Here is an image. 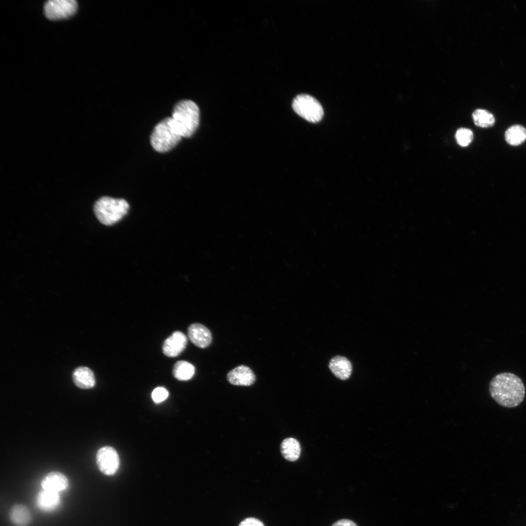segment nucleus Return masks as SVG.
I'll list each match as a JSON object with an SVG mask.
<instances>
[{"label": "nucleus", "instance_id": "9d476101", "mask_svg": "<svg viewBox=\"0 0 526 526\" xmlns=\"http://www.w3.org/2000/svg\"><path fill=\"white\" fill-rule=\"evenodd\" d=\"M60 493L42 489L37 494L35 503L37 507L45 512H51L59 506Z\"/></svg>", "mask_w": 526, "mask_h": 526}, {"label": "nucleus", "instance_id": "4468645a", "mask_svg": "<svg viewBox=\"0 0 526 526\" xmlns=\"http://www.w3.org/2000/svg\"><path fill=\"white\" fill-rule=\"evenodd\" d=\"M73 379L77 387L83 389L92 388L95 384L94 373L86 367H80L75 369L73 374Z\"/></svg>", "mask_w": 526, "mask_h": 526}, {"label": "nucleus", "instance_id": "1a4fd4ad", "mask_svg": "<svg viewBox=\"0 0 526 526\" xmlns=\"http://www.w3.org/2000/svg\"><path fill=\"white\" fill-rule=\"evenodd\" d=\"M230 384L237 386H250L255 381L256 377L252 370L245 365H240L230 371L226 376Z\"/></svg>", "mask_w": 526, "mask_h": 526}, {"label": "nucleus", "instance_id": "f03ea898", "mask_svg": "<svg viewBox=\"0 0 526 526\" xmlns=\"http://www.w3.org/2000/svg\"><path fill=\"white\" fill-rule=\"evenodd\" d=\"M199 109L196 104L190 100H182L174 106L171 119L182 137L191 136L199 124Z\"/></svg>", "mask_w": 526, "mask_h": 526}, {"label": "nucleus", "instance_id": "7ed1b4c3", "mask_svg": "<svg viewBox=\"0 0 526 526\" xmlns=\"http://www.w3.org/2000/svg\"><path fill=\"white\" fill-rule=\"evenodd\" d=\"M129 205L123 199L104 196L96 201L94 210L98 221L106 225H112L120 220L128 212Z\"/></svg>", "mask_w": 526, "mask_h": 526}, {"label": "nucleus", "instance_id": "39448f33", "mask_svg": "<svg viewBox=\"0 0 526 526\" xmlns=\"http://www.w3.org/2000/svg\"><path fill=\"white\" fill-rule=\"evenodd\" d=\"M292 108L298 115L310 122L319 121L323 115L321 104L316 99L308 94L297 95L293 101Z\"/></svg>", "mask_w": 526, "mask_h": 526}, {"label": "nucleus", "instance_id": "dca6fc26", "mask_svg": "<svg viewBox=\"0 0 526 526\" xmlns=\"http://www.w3.org/2000/svg\"><path fill=\"white\" fill-rule=\"evenodd\" d=\"M281 451L286 460L291 462L295 461L299 459L301 454L300 443L294 438H286L281 443Z\"/></svg>", "mask_w": 526, "mask_h": 526}, {"label": "nucleus", "instance_id": "2eb2a0df", "mask_svg": "<svg viewBox=\"0 0 526 526\" xmlns=\"http://www.w3.org/2000/svg\"><path fill=\"white\" fill-rule=\"evenodd\" d=\"M9 517L15 526H28L32 520L30 511L22 504L14 505L10 510Z\"/></svg>", "mask_w": 526, "mask_h": 526}, {"label": "nucleus", "instance_id": "f3484780", "mask_svg": "<svg viewBox=\"0 0 526 526\" xmlns=\"http://www.w3.org/2000/svg\"><path fill=\"white\" fill-rule=\"evenodd\" d=\"M194 373V366L186 361H178L173 368V375L179 380H188L192 377Z\"/></svg>", "mask_w": 526, "mask_h": 526}, {"label": "nucleus", "instance_id": "a211bd4d", "mask_svg": "<svg viewBox=\"0 0 526 526\" xmlns=\"http://www.w3.org/2000/svg\"><path fill=\"white\" fill-rule=\"evenodd\" d=\"M505 137L507 143L511 145H520L526 139V129L521 125H513L506 131Z\"/></svg>", "mask_w": 526, "mask_h": 526}, {"label": "nucleus", "instance_id": "9b49d317", "mask_svg": "<svg viewBox=\"0 0 526 526\" xmlns=\"http://www.w3.org/2000/svg\"><path fill=\"white\" fill-rule=\"evenodd\" d=\"M40 485L42 489L60 493L69 487V481L67 477L59 471L48 473L42 479Z\"/></svg>", "mask_w": 526, "mask_h": 526}, {"label": "nucleus", "instance_id": "412c9836", "mask_svg": "<svg viewBox=\"0 0 526 526\" xmlns=\"http://www.w3.org/2000/svg\"><path fill=\"white\" fill-rule=\"evenodd\" d=\"M169 392L164 387H159L155 388L151 393L153 401L156 403H159L167 399Z\"/></svg>", "mask_w": 526, "mask_h": 526}, {"label": "nucleus", "instance_id": "6e6552de", "mask_svg": "<svg viewBox=\"0 0 526 526\" xmlns=\"http://www.w3.org/2000/svg\"><path fill=\"white\" fill-rule=\"evenodd\" d=\"M187 342L185 334L180 331H175L165 340L162 347L163 352L167 357H176L185 349Z\"/></svg>", "mask_w": 526, "mask_h": 526}, {"label": "nucleus", "instance_id": "5701e85b", "mask_svg": "<svg viewBox=\"0 0 526 526\" xmlns=\"http://www.w3.org/2000/svg\"><path fill=\"white\" fill-rule=\"evenodd\" d=\"M331 526H357L353 521L347 519H342L335 522Z\"/></svg>", "mask_w": 526, "mask_h": 526}, {"label": "nucleus", "instance_id": "aec40b11", "mask_svg": "<svg viewBox=\"0 0 526 526\" xmlns=\"http://www.w3.org/2000/svg\"><path fill=\"white\" fill-rule=\"evenodd\" d=\"M473 138V133L469 129H459L455 133L457 143L461 147H466L469 145L471 142Z\"/></svg>", "mask_w": 526, "mask_h": 526}, {"label": "nucleus", "instance_id": "20e7f679", "mask_svg": "<svg viewBox=\"0 0 526 526\" xmlns=\"http://www.w3.org/2000/svg\"><path fill=\"white\" fill-rule=\"evenodd\" d=\"M182 137L174 126L171 117H166L154 128L150 136L153 149L160 152L169 151L174 147Z\"/></svg>", "mask_w": 526, "mask_h": 526}, {"label": "nucleus", "instance_id": "4be33fe9", "mask_svg": "<svg viewBox=\"0 0 526 526\" xmlns=\"http://www.w3.org/2000/svg\"><path fill=\"white\" fill-rule=\"evenodd\" d=\"M239 526H264V525L259 519L250 517L243 520Z\"/></svg>", "mask_w": 526, "mask_h": 526}, {"label": "nucleus", "instance_id": "f257e3e1", "mask_svg": "<svg viewBox=\"0 0 526 526\" xmlns=\"http://www.w3.org/2000/svg\"><path fill=\"white\" fill-rule=\"evenodd\" d=\"M489 391L491 396L500 405L513 408L520 405L525 395V388L520 377L506 372L496 375L490 381Z\"/></svg>", "mask_w": 526, "mask_h": 526}, {"label": "nucleus", "instance_id": "ddd939ff", "mask_svg": "<svg viewBox=\"0 0 526 526\" xmlns=\"http://www.w3.org/2000/svg\"><path fill=\"white\" fill-rule=\"evenodd\" d=\"M329 368L337 378L342 380L349 378L352 371L351 362L345 357L340 356L331 358Z\"/></svg>", "mask_w": 526, "mask_h": 526}, {"label": "nucleus", "instance_id": "423d86ee", "mask_svg": "<svg viewBox=\"0 0 526 526\" xmlns=\"http://www.w3.org/2000/svg\"><path fill=\"white\" fill-rule=\"evenodd\" d=\"M77 8L75 0H50L44 4V12L48 19L59 20L73 16Z\"/></svg>", "mask_w": 526, "mask_h": 526}, {"label": "nucleus", "instance_id": "0eeeda50", "mask_svg": "<svg viewBox=\"0 0 526 526\" xmlns=\"http://www.w3.org/2000/svg\"><path fill=\"white\" fill-rule=\"evenodd\" d=\"M96 461L99 470L106 475H112L117 471L120 460L115 450L110 446L100 448L97 452Z\"/></svg>", "mask_w": 526, "mask_h": 526}, {"label": "nucleus", "instance_id": "6ab92c4d", "mask_svg": "<svg viewBox=\"0 0 526 526\" xmlns=\"http://www.w3.org/2000/svg\"><path fill=\"white\" fill-rule=\"evenodd\" d=\"M474 124L481 128H488L493 125L495 118L492 113L484 109H477L472 113Z\"/></svg>", "mask_w": 526, "mask_h": 526}, {"label": "nucleus", "instance_id": "f8f14e48", "mask_svg": "<svg viewBox=\"0 0 526 526\" xmlns=\"http://www.w3.org/2000/svg\"><path fill=\"white\" fill-rule=\"evenodd\" d=\"M188 334L190 341L199 348H206L212 341L210 331L207 327L200 323L191 324L188 328Z\"/></svg>", "mask_w": 526, "mask_h": 526}]
</instances>
